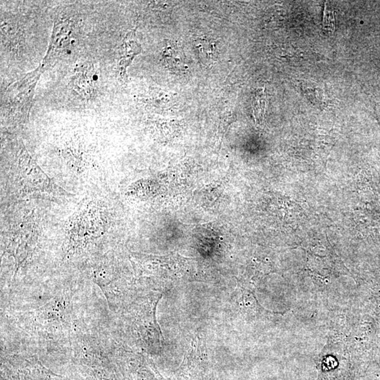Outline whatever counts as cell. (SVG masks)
Returning <instances> with one entry per match:
<instances>
[{"mask_svg":"<svg viewBox=\"0 0 380 380\" xmlns=\"http://www.w3.org/2000/svg\"><path fill=\"white\" fill-rule=\"evenodd\" d=\"M104 218L102 210L94 203L81 205L68 223L70 247L73 250L81 248L98 238L105 229Z\"/></svg>","mask_w":380,"mask_h":380,"instance_id":"6da1fadb","label":"cell"},{"mask_svg":"<svg viewBox=\"0 0 380 380\" xmlns=\"http://www.w3.org/2000/svg\"><path fill=\"white\" fill-rule=\"evenodd\" d=\"M12 174L15 186L20 193L26 195L51 194L54 195L66 193L53 183L26 151L21 154Z\"/></svg>","mask_w":380,"mask_h":380,"instance_id":"7a4b0ae2","label":"cell"},{"mask_svg":"<svg viewBox=\"0 0 380 380\" xmlns=\"http://www.w3.org/2000/svg\"><path fill=\"white\" fill-rule=\"evenodd\" d=\"M38 225L35 218L29 216L22 223L15 226L11 232L8 244V251L16 258V262L21 265L26 261L37 244Z\"/></svg>","mask_w":380,"mask_h":380,"instance_id":"3957f363","label":"cell"},{"mask_svg":"<svg viewBox=\"0 0 380 380\" xmlns=\"http://www.w3.org/2000/svg\"><path fill=\"white\" fill-rule=\"evenodd\" d=\"M317 380H351L349 361L335 357H325L319 361Z\"/></svg>","mask_w":380,"mask_h":380,"instance_id":"277c9868","label":"cell"},{"mask_svg":"<svg viewBox=\"0 0 380 380\" xmlns=\"http://www.w3.org/2000/svg\"><path fill=\"white\" fill-rule=\"evenodd\" d=\"M168 68L174 71H182L185 67V58L180 49L175 45H167L162 56Z\"/></svg>","mask_w":380,"mask_h":380,"instance_id":"5b68a950","label":"cell"},{"mask_svg":"<svg viewBox=\"0 0 380 380\" xmlns=\"http://www.w3.org/2000/svg\"><path fill=\"white\" fill-rule=\"evenodd\" d=\"M266 106L265 93L263 88L256 91L255 100L253 106V114L256 120L261 119L265 113Z\"/></svg>","mask_w":380,"mask_h":380,"instance_id":"8992f818","label":"cell"},{"mask_svg":"<svg viewBox=\"0 0 380 380\" xmlns=\"http://www.w3.org/2000/svg\"><path fill=\"white\" fill-rule=\"evenodd\" d=\"M323 28L327 31L333 33L334 30V11L332 7H328V4L326 3L324 17H323Z\"/></svg>","mask_w":380,"mask_h":380,"instance_id":"52a82bcc","label":"cell"},{"mask_svg":"<svg viewBox=\"0 0 380 380\" xmlns=\"http://www.w3.org/2000/svg\"><path fill=\"white\" fill-rule=\"evenodd\" d=\"M197 43L199 52L202 54V56H204L205 58L208 59V60L212 59L213 54H214V47H213L212 44L208 40L203 39V38L199 39Z\"/></svg>","mask_w":380,"mask_h":380,"instance_id":"ba28073f","label":"cell"}]
</instances>
